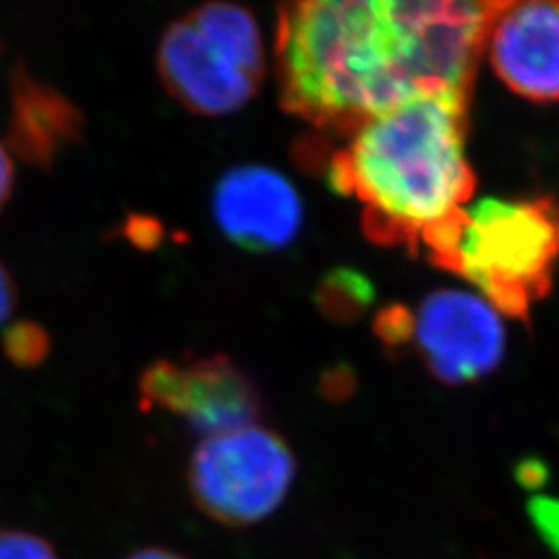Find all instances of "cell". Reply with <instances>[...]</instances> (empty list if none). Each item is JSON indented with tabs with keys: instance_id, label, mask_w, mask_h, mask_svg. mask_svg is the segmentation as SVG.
Masks as SVG:
<instances>
[{
	"instance_id": "11",
	"label": "cell",
	"mask_w": 559,
	"mask_h": 559,
	"mask_svg": "<svg viewBox=\"0 0 559 559\" xmlns=\"http://www.w3.org/2000/svg\"><path fill=\"white\" fill-rule=\"evenodd\" d=\"M373 299L371 284L353 270H336L321 282L318 302L332 320H353L360 316Z\"/></svg>"
},
{
	"instance_id": "4",
	"label": "cell",
	"mask_w": 559,
	"mask_h": 559,
	"mask_svg": "<svg viewBox=\"0 0 559 559\" xmlns=\"http://www.w3.org/2000/svg\"><path fill=\"white\" fill-rule=\"evenodd\" d=\"M166 92L189 112L224 117L255 96L265 52L253 15L233 2H205L173 21L158 41Z\"/></svg>"
},
{
	"instance_id": "16",
	"label": "cell",
	"mask_w": 559,
	"mask_h": 559,
	"mask_svg": "<svg viewBox=\"0 0 559 559\" xmlns=\"http://www.w3.org/2000/svg\"><path fill=\"white\" fill-rule=\"evenodd\" d=\"M17 305V288L7 265L0 261V323L7 320Z\"/></svg>"
},
{
	"instance_id": "17",
	"label": "cell",
	"mask_w": 559,
	"mask_h": 559,
	"mask_svg": "<svg viewBox=\"0 0 559 559\" xmlns=\"http://www.w3.org/2000/svg\"><path fill=\"white\" fill-rule=\"evenodd\" d=\"M13 185H15V168L13 160L9 156L7 145L0 141V212L7 205V201L13 193Z\"/></svg>"
},
{
	"instance_id": "14",
	"label": "cell",
	"mask_w": 559,
	"mask_h": 559,
	"mask_svg": "<svg viewBox=\"0 0 559 559\" xmlns=\"http://www.w3.org/2000/svg\"><path fill=\"white\" fill-rule=\"evenodd\" d=\"M528 512L540 537L559 556V500L535 498L528 503Z\"/></svg>"
},
{
	"instance_id": "8",
	"label": "cell",
	"mask_w": 559,
	"mask_h": 559,
	"mask_svg": "<svg viewBox=\"0 0 559 559\" xmlns=\"http://www.w3.org/2000/svg\"><path fill=\"white\" fill-rule=\"evenodd\" d=\"M485 50L496 75L516 96L559 100V0L496 2Z\"/></svg>"
},
{
	"instance_id": "7",
	"label": "cell",
	"mask_w": 559,
	"mask_h": 559,
	"mask_svg": "<svg viewBox=\"0 0 559 559\" xmlns=\"http://www.w3.org/2000/svg\"><path fill=\"white\" fill-rule=\"evenodd\" d=\"M408 346L440 381L480 380L503 357L506 332L501 313L475 293L436 290L411 311Z\"/></svg>"
},
{
	"instance_id": "2",
	"label": "cell",
	"mask_w": 559,
	"mask_h": 559,
	"mask_svg": "<svg viewBox=\"0 0 559 559\" xmlns=\"http://www.w3.org/2000/svg\"><path fill=\"white\" fill-rule=\"evenodd\" d=\"M462 94H420L362 122L338 150L332 187L359 201L369 239L425 249L471 203Z\"/></svg>"
},
{
	"instance_id": "12",
	"label": "cell",
	"mask_w": 559,
	"mask_h": 559,
	"mask_svg": "<svg viewBox=\"0 0 559 559\" xmlns=\"http://www.w3.org/2000/svg\"><path fill=\"white\" fill-rule=\"evenodd\" d=\"M50 346V334L36 321H15L2 334L4 357L15 367H38L48 359Z\"/></svg>"
},
{
	"instance_id": "13",
	"label": "cell",
	"mask_w": 559,
	"mask_h": 559,
	"mask_svg": "<svg viewBox=\"0 0 559 559\" xmlns=\"http://www.w3.org/2000/svg\"><path fill=\"white\" fill-rule=\"evenodd\" d=\"M0 559H59L48 540L25 531H0Z\"/></svg>"
},
{
	"instance_id": "5",
	"label": "cell",
	"mask_w": 559,
	"mask_h": 559,
	"mask_svg": "<svg viewBox=\"0 0 559 559\" xmlns=\"http://www.w3.org/2000/svg\"><path fill=\"white\" fill-rule=\"evenodd\" d=\"M295 471L282 438L249 425L203 438L189 464V487L205 514L228 526H247L278 508Z\"/></svg>"
},
{
	"instance_id": "15",
	"label": "cell",
	"mask_w": 559,
	"mask_h": 559,
	"mask_svg": "<svg viewBox=\"0 0 559 559\" xmlns=\"http://www.w3.org/2000/svg\"><path fill=\"white\" fill-rule=\"evenodd\" d=\"M124 235L141 247H154L160 239V226L152 218H129L124 226Z\"/></svg>"
},
{
	"instance_id": "9",
	"label": "cell",
	"mask_w": 559,
	"mask_h": 559,
	"mask_svg": "<svg viewBox=\"0 0 559 559\" xmlns=\"http://www.w3.org/2000/svg\"><path fill=\"white\" fill-rule=\"evenodd\" d=\"M214 218L247 251H276L299 233L302 205L290 180L265 166H237L214 189Z\"/></svg>"
},
{
	"instance_id": "18",
	"label": "cell",
	"mask_w": 559,
	"mask_h": 559,
	"mask_svg": "<svg viewBox=\"0 0 559 559\" xmlns=\"http://www.w3.org/2000/svg\"><path fill=\"white\" fill-rule=\"evenodd\" d=\"M127 559H182L173 551H166V549H156V547H150V549H141L138 554L129 556Z\"/></svg>"
},
{
	"instance_id": "3",
	"label": "cell",
	"mask_w": 559,
	"mask_h": 559,
	"mask_svg": "<svg viewBox=\"0 0 559 559\" xmlns=\"http://www.w3.org/2000/svg\"><path fill=\"white\" fill-rule=\"evenodd\" d=\"M425 251L436 265L471 282L501 316L526 318L554 282L559 205L500 198L468 203Z\"/></svg>"
},
{
	"instance_id": "6",
	"label": "cell",
	"mask_w": 559,
	"mask_h": 559,
	"mask_svg": "<svg viewBox=\"0 0 559 559\" xmlns=\"http://www.w3.org/2000/svg\"><path fill=\"white\" fill-rule=\"evenodd\" d=\"M143 408L177 415L205 438L255 425L261 402L255 385L222 355L162 359L140 378Z\"/></svg>"
},
{
	"instance_id": "1",
	"label": "cell",
	"mask_w": 559,
	"mask_h": 559,
	"mask_svg": "<svg viewBox=\"0 0 559 559\" xmlns=\"http://www.w3.org/2000/svg\"><path fill=\"white\" fill-rule=\"evenodd\" d=\"M496 2L309 0L280 9L282 106L350 135L420 94H462L475 80Z\"/></svg>"
},
{
	"instance_id": "10",
	"label": "cell",
	"mask_w": 559,
	"mask_h": 559,
	"mask_svg": "<svg viewBox=\"0 0 559 559\" xmlns=\"http://www.w3.org/2000/svg\"><path fill=\"white\" fill-rule=\"evenodd\" d=\"M11 110L7 150L38 168H50L62 150L83 135V112L55 85L34 78L23 62L9 75Z\"/></svg>"
}]
</instances>
